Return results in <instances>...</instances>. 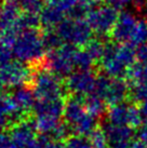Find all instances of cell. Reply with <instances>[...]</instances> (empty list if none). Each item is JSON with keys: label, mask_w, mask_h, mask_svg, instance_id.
Wrapping results in <instances>:
<instances>
[{"label": "cell", "mask_w": 147, "mask_h": 148, "mask_svg": "<svg viewBox=\"0 0 147 148\" xmlns=\"http://www.w3.org/2000/svg\"><path fill=\"white\" fill-rule=\"evenodd\" d=\"M39 24H40V18L37 14L24 13V14H21L13 29L10 32H14L15 34H19L21 32H25V30L37 29Z\"/></svg>", "instance_id": "19"}, {"label": "cell", "mask_w": 147, "mask_h": 148, "mask_svg": "<svg viewBox=\"0 0 147 148\" xmlns=\"http://www.w3.org/2000/svg\"><path fill=\"white\" fill-rule=\"evenodd\" d=\"M63 119L69 132L76 135L90 136L98 130V118L87 111L84 99L80 96H73L66 101Z\"/></svg>", "instance_id": "2"}, {"label": "cell", "mask_w": 147, "mask_h": 148, "mask_svg": "<svg viewBox=\"0 0 147 148\" xmlns=\"http://www.w3.org/2000/svg\"><path fill=\"white\" fill-rule=\"evenodd\" d=\"M15 2L25 13L37 14L40 13L45 8L43 0H15Z\"/></svg>", "instance_id": "24"}, {"label": "cell", "mask_w": 147, "mask_h": 148, "mask_svg": "<svg viewBox=\"0 0 147 148\" xmlns=\"http://www.w3.org/2000/svg\"><path fill=\"white\" fill-rule=\"evenodd\" d=\"M13 97L21 107V109L24 111L25 114L33 110L34 105L36 103V97L33 92V89H29L28 86H23L20 88H16L13 91Z\"/></svg>", "instance_id": "18"}, {"label": "cell", "mask_w": 147, "mask_h": 148, "mask_svg": "<svg viewBox=\"0 0 147 148\" xmlns=\"http://www.w3.org/2000/svg\"><path fill=\"white\" fill-rule=\"evenodd\" d=\"M94 62H95V60L91 56L86 49L77 51L76 58H75V66L77 67V69L91 70Z\"/></svg>", "instance_id": "23"}, {"label": "cell", "mask_w": 147, "mask_h": 148, "mask_svg": "<svg viewBox=\"0 0 147 148\" xmlns=\"http://www.w3.org/2000/svg\"><path fill=\"white\" fill-rule=\"evenodd\" d=\"M107 122L117 125H128L131 127H141L143 118L139 108L127 103L113 105L106 112Z\"/></svg>", "instance_id": "10"}, {"label": "cell", "mask_w": 147, "mask_h": 148, "mask_svg": "<svg viewBox=\"0 0 147 148\" xmlns=\"http://www.w3.org/2000/svg\"><path fill=\"white\" fill-rule=\"evenodd\" d=\"M118 16V11L107 3L90 9L87 15V21L94 33L104 36L109 33L111 34Z\"/></svg>", "instance_id": "8"}, {"label": "cell", "mask_w": 147, "mask_h": 148, "mask_svg": "<svg viewBox=\"0 0 147 148\" xmlns=\"http://www.w3.org/2000/svg\"><path fill=\"white\" fill-rule=\"evenodd\" d=\"M130 96L136 103H144L147 101V83H134L131 88Z\"/></svg>", "instance_id": "27"}, {"label": "cell", "mask_w": 147, "mask_h": 148, "mask_svg": "<svg viewBox=\"0 0 147 148\" xmlns=\"http://www.w3.org/2000/svg\"><path fill=\"white\" fill-rule=\"evenodd\" d=\"M128 1H129V2H132V3H134V4H136V5H137V4H142L143 2H145L146 0H128Z\"/></svg>", "instance_id": "38"}, {"label": "cell", "mask_w": 147, "mask_h": 148, "mask_svg": "<svg viewBox=\"0 0 147 148\" xmlns=\"http://www.w3.org/2000/svg\"><path fill=\"white\" fill-rule=\"evenodd\" d=\"M77 48L71 45H63L57 50L50 51L45 58V67L48 70L58 76L60 78H67L74 73L75 58L77 53Z\"/></svg>", "instance_id": "6"}, {"label": "cell", "mask_w": 147, "mask_h": 148, "mask_svg": "<svg viewBox=\"0 0 147 148\" xmlns=\"http://www.w3.org/2000/svg\"><path fill=\"white\" fill-rule=\"evenodd\" d=\"M139 111H141V115H142V118H143V122H145V124H147V101L141 104Z\"/></svg>", "instance_id": "35"}, {"label": "cell", "mask_w": 147, "mask_h": 148, "mask_svg": "<svg viewBox=\"0 0 147 148\" xmlns=\"http://www.w3.org/2000/svg\"><path fill=\"white\" fill-rule=\"evenodd\" d=\"M91 143H92V146L93 148H108V144H107L106 137L104 135L102 130H96L95 132H93L90 136Z\"/></svg>", "instance_id": "29"}, {"label": "cell", "mask_w": 147, "mask_h": 148, "mask_svg": "<svg viewBox=\"0 0 147 148\" xmlns=\"http://www.w3.org/2000/svg\"><path fill=\"white\" fill-rule=\"evenodd\" d=\"M139 18L130 11H123L119 14L117 23L111 32V36L119 45L133 47L135 36L139 28Z\"/></svg>", "instance_id": "9"}, {"label": "cell", "mask_w": 147, "mask_h": 148, "mask_svg": "<svg viewBox=\"0 0 147 148\" xmlns=\"http://www.w3.org/2000/svg\"><path fill=\"white\" fill-rule=\"evenodd\" d=\"M24 115L12 94L0 93V131H4L10 123L21 121Z\"/></svg>", "instance_id": "14"}, {"label": "cell", "mask_w": 147, "mask_h": 148, "mask_svg": "<svg viewBox=\"0 0 147 148\" xmlns=\"http://www.w3.org/2000/svg\"><path fill=\"white\" fill-rule=\"evenodd\" d=\"M135 53H136L137 61H145V60H147V45H142L136 47Z\"/></svg>", "instance_id": "33"}, {"label": "cell", "mask_w": 147, "mask_h": 148, "mask_svg": "<svg viewBox=\"0 0 147 148\" xmlns=\"http://www.w3.org/2000/svg\"><path fill=\"white\" fill-rule=\"evenodd\" d=\"M83 99H84V105H86L87 111L90 115H92L95 118H98V117H101V116L105 114L106 103L100 96L92 93V94L83 97Z\"/></svg>", "instance_id": "20"}, {"label": "cell", "mask_w": 147, "mask_h": 148, "mask_svg": "<svg viewBox=\"0 0 147 148\" xmlns=\"http://www.w3.org/2000/svg\"><path fill=\"white\" fill-rule=\"evenodd\" d=\"M15 148H30L37 140V129L34 121L21 120L9 131Z\"/></svg>", "instance_id": "15"}, {"label": "cell", "mask_w": 147, "mask_h": 148, "mask_svg": "<svg viewBox=\"0 0 147 148\" xmlns=\"http://www.w3.org/2000/svg\"><path fill=\"white\" fill-rule=\"evenodd\" d=\"M65 146L66 148H93L90 138L80 135H74L69 137Z\"/></svg>", "instance_id": "28"}, {"label": "cell", "mask_w": 147, "mask_h": 148, "mask_svg": "<svg viewBox=\"0 0 147 148\" xmlns=\"http://www.w3.org/2000/svg\"><path fill=\"white\" fill-rule=\"evenodd\" d=\"M65 12L62 11L60 8H57L52 4H47L40 12L39 18L40 24L45 26V29H52V27L58 26L65 18Z\"/></svg>", "instance_id": "17"}, {"label": "cell", "mask_w": 147, "mask_h": 148, "mask_svg": "<svg viewBox=\"0 0 147 148\" xmlns=\"http://www.w3.org/2000/svg\"><path fill=\"white\" fill-rule=\"evenodd\" d=\"M136 60V53L132 45H106L105 52L101 58V66L108 77L122 79L129 75Z\"/></svg>", "instance_id": "1"}, {"label": "cell", "mask_w": 147, "mask_h": 148, "mask_svg": "<svg viewBox=\"0 0 147 148\" xmlns=\"http://www.w3.org/2000/svg\"><path fill=\"white\" fill-rule=\"evenodd\" d=\"M94 94L113 106L124 102L130 94V88L123 79H113L107 75H101L96 79Z\"/></svg>", "instance_id": "7"}, {"label": "cell", "mask_w": 147, "mask_h": 148, "mask_svg": "<svg viewBox=\"0 0 147 148\" xmlns=\"http://www.w3.org/2000/svg\"><path fill=\"white\" fill-rule=\"evenodd\" d=\"M129 148H147V146L145 144H143V143L139 142V140H136V142H133Z\"/></svg>", "instance_id": "36"}, {"label": "cell", "mask_w": 147, "mask_h": 148, "mask_svg": "<svg viewBox=\"0 0 147 148\" xmlns=\"http://www.w3.org/2000/svg\"><path fill=\"white\" fill-rule=\"evenodd\" d=\"M10 48L13 58L24 64H42V61H45V48L42 40V34L37 29L16 34Z\"/></svg>", "instance_id": "3"}, {"label": "cell", "mask_w": 147, "mask_h": 148, "mask_svg": "<svg viewBox=\"0 0 147 148\" xmlns=\"http://www.w3.org/2000/svg\"><path fill=\"white\" fill-rule=\"evenodd\" d=\"M136 137H137L139 142L143 143L147 146V124L141 125L139 127V130L136 132Z\"/></svg>", "instance_id": "32"}, {"label": "cell", "mask_w": 147, "mask_h": 148, "mask_svg": "<svg viewBox=\"0 0 147 148\" xmlns=\"http://www.w3.org/2000/svg\"><path fill=\"white\" fill-rule=\"evenodd\" d=\"M98 1H101V0H78V2H79V3L86 4V5H89V7H90L91 4L98 3Z\"/></svg>", "instance_id": "37"}, {"label": "cell", "mask_w": 147, "mask_h": 148, "mask_svg": "<svg viewBox=\"0 0 147 148\" xmlns=\"http://www.w3.org/2000/svg\"><path fill=\"white\" fill-rule=\"evenodd\" d=\"M0 148H15L8 131H0Z\"/></svg>", "instance_id": "31"}, {"label": "cell", "mask_w": 147, "mask_h": 148, "mask_svg": "<svg viewBox=\"0 0 147 148\" xmlns=\"http://www.w3.org/2000/svg\"><path fill=\"white\" fill-rule=\"evenodd\" d=\"M128 2H129L128 0H108V4L111 5L114 9H116L117 11L122 10L127 5Z\"/></svg>", "instance_id": "34"}, {"label": "cell", "mask_w": 147, "mask_h": 148, "mask_svg": "<svg viewBox=\"0 0 147 148\" xmlns=\"http://www.w3.org/2000/svg\"><path fill=\"white\" fill-rule=\"evenodd\" d=\"M55 30L66 45L86 47L92 40L93 30L88 21L83 18H65Z\"/></svg>", "instance_id": "4"}, {"label": "cell", "mask_w": 147, "mask_h": 148, "mask_svg": "<svg viewBox=\"0 0 147 148\" xmlns=\"http://www.w3.org/2000/svg\"><path fill=\"white\" fill-rule=\"evenodd\" d=\"M48 3L55 5L61 9L62 11H64L65 14H68L74 7H76L79 2L78 0H48Z\"/></svg>", "instance_id": "30"}, {"label": "cell", "mask_w": 147, "mask_h": 148, "mask_svg": "<svg viewBox=\"0 0 147 148\" xmlns=\"http://www.w3.org/2000/svg\"><path fill=\"white\" fill-rule=\"evenodd\" d=\"M109 148H129L133 143V127L106 122L102 129Z\"/></svg>", "instance_id": "13"}, {"label": "cell", "mask_w": 147, "mask_h": 148, "mask_svg": "<svg viewBox=\"0 0 147 148\" xmlns=\"http://www.w3.org/2000/svg\"><path fill=\"white\" fill-rule=\"evenodd\" d=\"M30 148H66V146L61 140L51 138L49 136L41 135L37 137V140Z\"/></svg>", "instance_id": "25"}, {"label": "cell", "mask_w": 147, "mask_h": 148, "mask_svg": "<svg viewBox=\"0 0 147 148\" xmlns=\"http://www.w3.org/2000/svg\"><path fill=\"white\" fill-rule=\"evenodd\" d=\"M42 40H43L45 50H49V51L60 49L64 45L56 30H53V29H45V33L42 34Z\"/></svg>", "instance_id": "21"}, {"label": "cell", "mask_w": 147, "mask_h": 148, "mask_svg": "<svg viewBox=\"0 0 147 148\" xmlns=\"http://www.w3.org/2000/svg\"><path fill=\"white\" fill-rule=\"evenodd\" d=\"M145 10H146V13H147V0L145 1Z\"/></svg>", "instance_id": "40"}, {"label": "cell", "mask_w": 147, "mask_h": 148, "mask_svg": "<svg viewBox=\"0 0 147 148\" xmlns=\"http://www.w3.org/2000/svg\"><path fill=\"white\" fill-rule=\"evenodd\" d=\"M1 43H2V36L0 35V45H1Z\"/></svg>", "instance_id": "41"}, {"label": "cell", "mask_w": 147, "mask_h": 148, "mask_svg": "<svg viewBox=\"0 0 147 148\" xmlns=\"http://www.w3.org/2000/svg\"><path fill=\"white\" fill-rule=\"evenodd\" d=\"M33 92L36 99H64L61 78L48 69L39 70L33 78Z\"/></svg>", "instance_id": "5"}, {"label": "cell", "mask_w": 147, "mask_h": 148, "mask_svg": "<svg viewBox=\"0 0 147 148\" xmlns=\"http://www.w3.org/2000/svg\"><path fill=\"white\" fill-rule=\"evenodd\" d=\"M129 76L134 83H147V60L135 63L131 68Z\"/></svg>", "instance_id": "22"}, {"label": "cell", "mask_w": 147, "mask_h": 148, "mask_svg": "<svg viewBox=\"0 0 147 148\" xmlns=\"http://www.w3.org/2000/svg\"><path fill=\"white\" fill-rule=\"evenodd\" d=\"M105 48H106V45H104L101 40H98V39H92L84 47V49L89 52V54H90L95 61H98V60L101 61L103 54L105 52Z\"/></svg>", "instance_id": "26"}, {"label": "cell", "mask_w": 147, "mask_h": 148, "mask_svg": "<svg viewBox=\"0 0 147 148\" xmlns=\"http://www.w3.org/2000/svg\"><path fill=\"white\" fill-rule=\"evenodd\" d=\"M4 86H5V84H4L3 79H2V76H1V73H0V91L2 90Z\"/></svg>", "instance_id": "39"}, {"label": "cell", "mask_w": 147, "mask_h": 148, "mask_svg": "<svg viewBox=\"0 0 147 148\" xmlns=\"http://www.w3.org/2000/svg\"><path fill=\"white\" fill-rule=\"evenodd\" d=\"M21 9L15 0H4L0 5V30L4 33L12 30L21 15Z\"/></svg>", "instance_id": "16"}, {"label": "cell", "mask_w": 147, "mask_h": 148, "mask_svg": "<svg viewBox=\"0 0 147 148\" xmlns=\"http://www.w3.org/2000/svg\"><path fill=\"white\" fill-rule=\"evenodd\" d=\"M96 79L92 70L77 69L67 77L65 86L74 96L86 97L94 93Z\"/></svg>", "instance_id": "11"}, {"label": "cell", "mask_w": 147, "mask_h": 148, "mask_svg": "<svg viewBox=\"0 0 147 148\" xmlns=\"http://www.w3.org/2000/svg\"><path fill=\"white\" fill-rule=\"evenodd\" d=\"M0 73L5 86L8 88H20L32 80L30 71L20 61H10L5 65L0 66Z\"/></svg>", "instance_id": "12"}]
</instances>
